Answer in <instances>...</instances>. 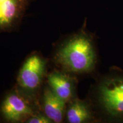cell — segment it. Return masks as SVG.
<instances>
[{"instance_id":"cell-7","label":"cell","mask_w":123,"mask_h":123,"mask_svg":"<svg viewBox=\"0 0 123 123\" xmlns=\"http://www.w3.org/2000/svg\"><path fill=\"white\" fill-rule=\"evenodd\" d=\"M43 110L45 115L53 123L62 122L65 113L66 101L56 95L51 88H46L43 94Z\"/></svg>"},{"instance_id":"cell-3","label":"cell","mask_w":123,"mask_h":123,"mask_svg":"<svg viewBox=\"0 0 123 123\" xmlns=\"http://www.w3.org/2000/svg\"><path fill=\"white\" fill-rule=\"evenodd\" d=\"M46 66L45 59L36 54L27 58L17 78L18 85L23 93L30 96L37 91L42 83Z\"/></svg>"},{"instance_id":"cell-6","label":"cell","mask_w":123,"mask_h":123,"mask_svg":"<svg viewBox=\"0 0 123 123\" xmlns=\"http://www.w3.org/2000/svg\"><path fill=\"white\" fill-rule=\"evenodd\" d=\"M48 82L53 92L64 101L74 99L76 82L73 77L55 71L49 75Z\"/></svg>"},{"instance_id":"cell-1","label":"cell","mask_w":123,"mask_h":123,"mask_svg":"<svg viewBox=\"0 0 123 123\" xmlns=\"http://www.w3.org/2000/svg\"><path fill=\"white\" fill-rule=\"evenodd\" d=\"M54 59L58 65L70 73L84 74L92 71L96 63L92 38L83 31L73 35L59 47Z\"/></svg>"},{"instance_id":"cell-2","label":"cell","mask_w":123,"mask_h":123,"mask_svg":"<svg viewBox=\"0 0 123 123\" xmlns=\"http://www.w3.org/2000/svg\"><path fill=\"white\" fill-rule=\"evenodd\" d=\"M98 99L104 113L113 120L123 121V74L114 72L98 88Z\"/></svg>"},{"instance_id":"cell-4","label":"cell","mask_w":123,"mask_h":123,"mask_svg":"<svg viewBox=\"0 0 123 123\" xmlns=\"http://www.w3.org/2000/svg\"><path fill=\"white\" fill-rule=\"evenodd\" d=\"M34 0H0V34L16 30Z\"/></svg>"},{"instance_id":"cell-8","label":"cell","mask_w":123,"mask_h":123,"mask_svg":"<svg viewBox=\"0 0 123 123\" xmlns=\"http://www.w3.org/2000/svg\"><path fill=\"white\" fill-rule=\"evenodd\" d=\"M67 119L70 123H83L93 119V113L87 101L74 98L71 100L67 111Z\"/></svg>"},{"instance_id":"cell-9","label":"cell","mask_w":123,"mask_h":123,"mask_svg":"<svg viewBox=\"0 0 123 123\" xmlns=\"http://www.w3.org/2000/svg\"><path fill=\"white\" fill-rule=\"evenodd\" d=\"M27 123H51L53 121L46 115H38L30 117L27 120Z\"/></svg>"},{"instance_id":"cell-5","label":"cell","mask_w":123,"mask_h":123,"mask_svg":"<svg viewBox=\"0 0 123 123\" xmlns=\"http://www.w3.org/2000/svg\"><path fill=\"white\" fill-rule=\"evenodd\" d=\"M1 113L6 120L13 123L28 119L33 115L30 106L16 92H12L6 96L1 104Z\"/></svg>"}]
</instances>
